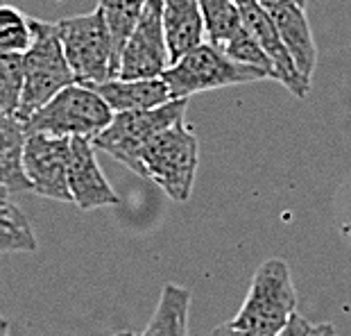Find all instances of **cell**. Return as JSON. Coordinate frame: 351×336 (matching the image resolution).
I'll use <instances>...</instances> for the list:
<instances>
[{"instance_id":"cell-1","label":"cell","mask_w":351,"mask_h":336,"mask_svg":"<svg viewBox=\"0 0 351 336\" xmlns=\"http://www.w3.org/2000/svg\"><path fill=\"white\" fill-rule=\"evenodd\" d=\"M293 313H297V291L290 268L283 259H267L254 273L247 298L231 323L258 336H276Z\"/></svg>"},{"instance_id":"cell-2","label":"cell","mask_w":351,"mask_h":336,"mask_svg":"<svg viewBox=\"0 0 351 336\" xmlns=\"http://www.w3.org/2000/svg\"><path fill=\"white\" fill-rule=\"evenodd\" d=\"M57 32L77 85L95 87L118 78L116 46L98 7L88 14L57 21Z\"/></svg>"},{"instance_id":"cell-3","label":"cell","mask_w":351,"mask_h":336,"mask_svg":"<svg viewBox=\"0 0 351 336\" xmlns=\"http://www.w3.org/2000/svg\"><path fill=\"white\" fill-rule=\"evenodd\" d=\"M161 78L166 80L173 100H189L193 93L270 80L263 69L236 62L225 50L211 46L208 41L186 52Z\"/></svg>"},{"instance_id":"cell-4","label":"cell","mask_w":351,"mask_h":336,"mask_svg":"<svg viewBox=\"0 0 351 336\" xmlns=\"http://www.w3.org/2000/svg\"><path fill=\"white\" fill-rule=\"evenodd\" d=\"M23 96L16 111L19 121H27L36 109H41L62 89L77 85L69 59L64 55L57 23L34 21V41L27 52H23Z\"/></svg>"},{"instance_id":"cell-5","label":"cell","mask_w":351,"mask_h":336,"mask_svg":"<svg viewBox=\"0 0 351 336\" xmlns=\"http://www.w3.org/2000/svg\"><path fill=\"white\" fill-rule=\"evenodd\" d=\"M114 121V111L91 87L71 85L23 123L27 134H55L69 139H95Z\"/></svg>"},{"instance_id":"cell-6","label":"cell","mask_w":351,"mask_h":336,"mask_svg":"<svg viewBox=\"0 0 351 336\" xmlns=\"http://www.w3.org/2000/svg\"><path fill=\"white\" fill-rule=\"evenodd\" d=\"M186 107H189V100H170L154 109L114 114V121L93 139V146L125 164L136 175L145 177L143 161H141L143 150L156 134L184 121Z\"/></svg>"},{"instance_id":"cell-7","label":"cell","mask_w":351,"mask_h":336,"mask_svg":"<svg viewBox=\"0 0 351 336\" xmlns=\"http://www.w3.org/2000/svg\"><path fill=\"white\" fill-rule=\"evenodd\" d=\"M141 161L147 180L161 186L175 203H186L193 193L197 173V137L191 128H186L184 121H179L156 134L143 150Z\"/></svg>"},{"instance_id":"cell-8","label":"cell","mask_w":351,"mask_h":336,"mask_svg":"<svg viewBox=\"0 0 351 336\" xmlns=\"http://www.w3.org/2000/svg\"><path fill=\"white\" fill-rule=\"evenodd\" d=\"M161 0H147L136 27L127 39L118 64L121 80H152L161 78L170 69L166 34H163Z\"/></svg>"},{"instance_id":"cell-9","label":"cell","mask_w":351,"mask_h":336,"mask_svg":"<svg viewBox=\"0 0 351 336\" xmlns=\"http://www.w3.org/2000/svg\"><path fill=\"white\" fill-rule=\"evenodd\" d=\"M69 159L71 139L55 134H27L23 168L32 193L43 198L73 203L69 191Z\"/></svg>"},{"instance_id":"cell-10","label":"cell","mask_w":351,"mask_h":336,"mask_svg":"<svg viewBox=\"0 0 351 336\" xmlns=\"http://www.w3.org/2000/svg\"><path fill=\"white\" fill-rule=\"evenodd\" d=\"M234 3L241 10L243 23L247 27V32L256 39V43L267 55V59L272 62V80L281 82L297 98H306L311 91V82L295 66L293 57H290L286 43H283L279 30H276L274 21L270 19L265 7L258 0H234Z\"/></svg>"},{"instance_id":"cell-11","label":"cell","mask_w":351,"mask_h":336,"mask_svg":"<svg viewBox=\"0 0 351 336\" xmlns=\"http://www.w3.org/2000/svg\"><path fill=\"white\" fill-rule=\"evenodd\" d=\"M69 191L73 205H77L84 212L121 203L118 193L111 189V184L102 173L91 139H71Z\"/></svg>"},{"instance_id":"cell-12","label":"cell","mask_w":351,"mask_h":336,"mask_svg":"<svg viewBox=\"0 0 351 336\" xmlns=\"http://www.w3.org/2000/svg\"><path fill=\"white\" fill-rule=\"evenodd\" d=\"M267 14H270L276 30H279L295 66L311 82L313 71H315L317 64V48H315V39H313L308 16H306V7L297 3H279L267 7Z\"/></svg>"},{"instance_id":"cell-13","label":"cell","mask_w":351,"mask_h":336,"mask_svg":"<svg viewBox=\"0 0 351 336\" xmlns=\"http://www.w3.org/2000/svg\"><path fill=\"white\" fill-rule=\"evenodd\" d=\"M100 98L109 104L114 114H125V111H143L154 109L170 102V89L163 78L152 80H107L102 85L91 87Z\"/></svg>"},{"instance_id":"cell-14","label":"cell","mask_w":351,"mask_h":336,"mask_svg":"<svg viewBox=\"0 0 351 336\" xmlns=\"http://www.w3.org/2000/svg\"><path fill=\"white\" fill-rule=\"evenodd\" d=\"M161 3L163 34H166L170 59L175 64L186 52H191L206 41L204 21H202L197 0H161Z\"/></svg>"},{"instance_id":"cell-15","label":"cell","mask_w":351,"mask_h":336,"mask_svg":"<svg viewBox=\"0 0 351 336\" xmlns=\"http://www.w3.org/2000/svg\"><path fill=\"white\" fill-rule=\"evenodd\" d=\"M25 139L23 121L0 109V186L7 191H32L23 168Z\"/></svg>"},{"instance_id":"cell-16","label":"cell","mask_w":351,"mask_h":336,"mask_svg":"<svg viewBox=\"0 0 351 336\" xmlns=\"http://www.w3.org/2000/svg\"><path fill=\"white\" fill-rule=\"evenodd\" d=\"M191 291L177 284L161 289L159 304L141 336H189Z\"/></svg>"},{"instance_id":"cell-17","label":"cell","mask_w":351,"mask_h":336,"mask_svg":"<svg viewBox=\"0 0 351 336\" xmlns=\"http://www.w3.org/2000/svg\"><path fill=\"white\" fill-rule=\"evenodd\" d=\"M202 21H204V36L211 46L225 48L245 30L241 10L234 0H197Z\"/></svg>"},{"instance_id":"cell-18","label":"cell","mask_w":351,"mask_h":336,"mask_svg":"<svg viewBox=\"0 0 351 336\" xmlns=\"http://www.w3.org/2000/svg\"><path fill=\"white\" fill-rule=\"evenodd\" d=\"M34 250L36 236L32 232L27 216L7 198H0V255Z\"/></svg>"},{"instance_id":"cell-19","label":"cell","mask_w":351,"mask_h":336,"mask_svg":"<svg viewBox=\"0 0 351 336\" xmlns=\"http://www.w3.org/2000/svg\"><path fill=\"white\" fill-rule=\"evenodd\" d=\"M145 3L147 0H98V10L102 12L104 23H107L111 39H114L118 64H121V52L127 39L143 14Z\"/></svg>"},{"instance_id":"cell-20","label":"cell","mask_w":351,"mask_h":336,"mask_svg":"<svg viewBox=\"0 0 351 336\" xmlns=\"http://www.w3.org/2000/svg\"><path fill=\"white\" fill-rule=\"evenodd\" d=\"M34 41V19L25 16L12 5H0V50L23 52L29 50Z\"/></svg>"},{"instance_id":"cell-21","label":"cell","mask_w":351,"mask_h":336,"mask_svg":"<svg viewBox=\"0 0 351 336\" xmlns=\"http://www.w3.org/2000/svg\"><path fill=\"white\" fill-rule=\"evenodd\" d=\"M23 55L0 50V109L16 116L23 96Z\"/></svg>"},{"instance_id":"cell-22","label":"cell","mask_w":351,"mask_h":336,"mask_svg":"<svg viewBox=\"0 0 351 336\" xmlns=\"http://www.w3.org/2000/svg\"><path fill=\"white\" fill-rule=\"evenodd\" d=\"M222 50H225L231 59H236V62L247 64V66H256V69H263L272 80V62L267 59V55L263 52V48L256 43V39H254V36L247 32V27H245L234 41H229Z\"/></svg>"},{"instance_id":"cell-23","label":"cell","mask_w":351,"mask_h":336,"mask_svg":"<svg viewBox=\"0 0 351 336\" xmlns=\"http://www.w3.org/2000/svg\"><path fill=\"white\" fill-rule=\"evenodd\" d=\"M313 325L306 318H302L300 313H293V318L288 320V325L276 334V336H311Z\"/></svg>"},{"instance_id":"cell-24","label":"cell","mask_w":351,"mask_h":336,"mask_svg":"<svg viewBox=\"0 0 351 336\" xmlns=\"http://www.w3.org/2000/svg\"><path fill=\"white\" fill-rule=\"evenodd\" d=\"M211 336H258V334L247 332V330H241V327H236V325L229 320V323L215 327V330L211 332Z\"/></svg>"},{"instance_id":"cell-25","label":"cell","mask_w":351,"mask_h":336,"mask_svg":"<svg viewBox=\"0 0 351 336\" xmlns=\"http://www.w3.org/2000/svg\"><path fill=\"white\" fill-rule=\"evenodd\" d=\"M311 336H335V330H333V325H313V332Z\"/></svg>"},{"instance_id":"cell-26","label":"cell","mask_w":351,"mask_h":336,"mask_svg":"<svg viewBox=\"0 0 351 336\" xmlns=\"http://www.w3.org/2000/svg\"><path fill=\"white\" fill-rule=\"evenodd\" d=\"M261 5L265 7H272V5H279V3H297V5H302V7H306V3H308V0H258Z\"/></svg>"},{"instance_id":"cell-27","label":"cell","mask_w":351,"mask_h":336,"mask_svg":"<svg viewBox=\"0 0 351 336\" xmlns=\"http://www.w3.org/2000/svg\"><path fill=\"white\" fill-rule=\"evenodd\" d=\"M0 336H10V325L5 318H0Z\"/></svg>"},{"instance_id":"cell-28","label":"cell","mask_w":351,"mask_h":336,"mask_svg":"<svg viewBox=\"0 0 351 336\" xmlns=\"http://www.w3.org/2000/svg\"><path fill=\"white\" fill-rule=\"evenodd\" d=\"M111 336H138V334H134V332H116V334H111Z\"/></svg>"},{"instance_id":"cell-29","label":"cell","mask_w":351,"mask_h":336,"mask_svg":"<svg viewBox=\"0 0 351 336\" xmlns=\"http://www.w3.org/2000/svg\"><path fill=\"white\" fill-rule=\"evenodd\" d=\"M7 193H10V191H7L5 186H0V198H7Z\"/></svg>"}]
</instances>
